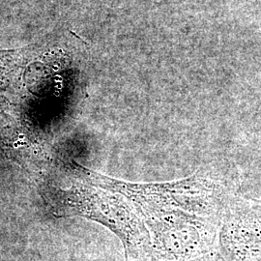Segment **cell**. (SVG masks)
I'll return each instance as SVG.
<instances>
[{
	"label": "cell",
	"instance_id": "1",
	"mask_svg": "<svg viewBox=\"0 0 261 261\" xmlns=\"http://www.w3.org/2000/svg\"><path fill=\"white\" fill-rule=\"evenodd\" d=\"M63 164L67 170L83 183L124 196L135 210H181L220 220L224 207L232 198L216 168H201L193 175L175 181L136 183L98 173L72 159Z\"/></svg>",
	"mask_w": 261,
	"mask_h": 261
},
{
	"label": "cell",
	"instance_id": "4",
	"mask_svg": "<svg viewBox=\"0 0 261 261\" xmlns=\"http://www.w3.org/2000/svg\"><path fill=\"white\" fill-rule=\"evenodd\" d=\"M217 250L226 261H261V206L231 198L220 217Z\"/></svg>",
	"mask_w": 261,
	"mask_h": 261
},
{
	"label": "cell",
	"instance_id": "6",
	"mask_svg": "<svg viewBox=\"0 0 261 261\" xmlns=\"http://www.w3.org/2000/svg\"><path fill=\"white\" fill-rule=\"evenodd\" d=\"M16 122L5 112H0V141L9 140L16 133Z\"/></svg>",
	"mask_w": 261,
	"mask_h": 261
},
{
	"label": "cell",
	"instance_id": "7",
	"mask_svg": "<svg viewBox=\"0 0 261 261\" xmlns=\"http://www.w3.org/2000/svg\"><path fill=\"white\" fill-rule=\"evenodd\" d=\"M193 261H226L223 257V255L218 252V250H216L214 252H210V253H207L205 255L201 256V257H198L195 260Z\"/></svg>",
	"mask_w": 261,
	"mask_h": 261
},
{
	"label": "cell",
	"instance_id": "3",
	"mask_svg": "<svg viewBox=\"0 0 261 261\" xmlns=\"http://www.w3.org/2000/svg\"><path fill=\"white\" fill-rule=\"evenodd\" d=\"M136 212L149 231L153 256L157 259L193 261L217 250L218 219L156 208Z\"/></svg>",
	"mask_w": 261,
	"mask_h": 261
},
{
	"label": "cell",
	"instance_id": "2",
	"mask_svg": "<svg viewBox=\"0 0 261 261\" xmlns=\"http://www.w3.org/2000/svg\"><path fill=\"white\" fill-rule=\"evenodd\" d=\"M44 196L56 217L80 216L109 228L123 244L125 261H147L154 257L146 225L121 195L76 183L67 190L47 189Z\"/></svg>",
	"mask_w": 261,
	"mask_h": 261
},
{
	"label": "cell",
	"instance_id": "5",
	"mask_svg": "<svg viewBox=\"0 0 261 261\" xmlns=\"http://www.w3.org/2000/svg\"><path fill=\"white\" fill-rule=\"evenodd\" d=\"M53 82L51 71L41 62L29 64L23 73V83L28 91L36 96H46L53 87Z\"/></svg>",
	"mask_w": 261,
	"mask_h": 261
},
{
	"label": "cell",
	"instance_id": "8",
	"mask_svg": "<svg viewBox=\"0 0 261 261\" xmlns=\"http://www.w3.org/2000/svg\"><path fill=\"white\" fill-rule=\"evenodd\" d=\"M147 261H163V260H160V259H157V258H155V257H153V258H151V259H149V260Z\"/></svg>",
	"mask_w": 261,
	"mask_h": 261
}]
</instances>
